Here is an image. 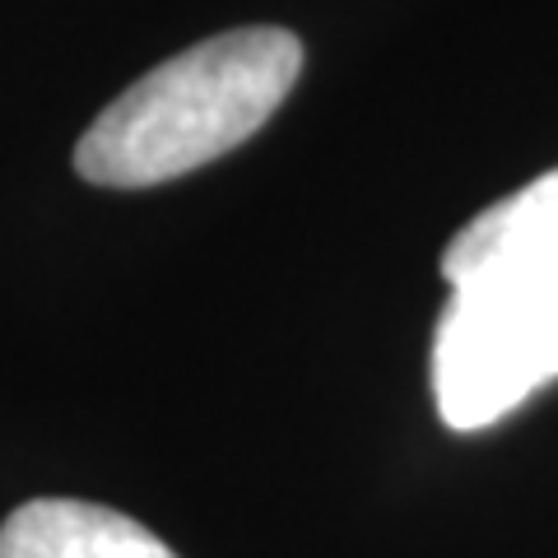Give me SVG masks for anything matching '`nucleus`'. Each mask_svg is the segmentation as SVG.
Returning a JSON list of instances; mask_svg holds the SVG:
<instances>
[{
    "mask_svg": "<svg viewBox=\"0 0 558 558\" xmlns=\"http://www.w3.org/2000/svg\"><path fill=\"white\" fill-rule=\"evenodd\" d=\"M0 558H178L135 517L80 498H33L0 526Z\"/></svg>",
    "mask_w": 558,
    "mask_h": 558,
    "instance_id": "obj_4",
    "label": "nucleus"
},
{
    "mask_svg": "<svg viewBox=\"0 0 558 558\" xmlns=\"http://www.w3.org/2000/svg\"><path fill=\"white\" fill-rule=\"evenodd\" d=\"M442 279L451 289L502 279V284L558 289V168L508 201L480 209L447 242Z\"/></svg>",
    "mask_w": 558,
    "mask_h": 558,
    "instance_id": "obj_3",
    "label": "nucleus"
},
{
    "mask_svg": "<svg viewBox=\"0 0 558 558\" xmlns=\"http://www.w3.org/2000/svg\"><path fill=\"white\" fill-rule=\"evenodd\" d=\"M558 377V289L484 284L451 289L433 336V396L447 428L480 433Z\"/></svg>",
    "mask_w": 558,
    "mask_h": 558,
    "instance_id": "obj_2",
    "label": "nucleus"
},
{
    "mask_svg": "<svg viewBox=\"0 0 558 558\" xmlns=\"http://www.w3.org/2000/svg\"><path fill=\"white\" fill-rule=\"evenodd\" d=\"M303 75L289 28L215 33L154 65L94 117L75 145V172L94 186H159L252 140Z\"/></svg>",
    "mask_w": 558,
    "mask_h": 558,
    "instance_id": "obj_1",
    "label": "nucleus"
}]
</instances>
